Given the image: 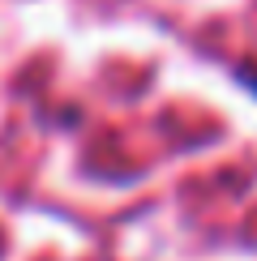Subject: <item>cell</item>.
<instances>
[{"label":"cell","instance_id":"6da1fadb","mask_svg":"<svg viewBox=\"0 0 257 261\" xmlns=\"http://www.w3.org/2000/svg\"><path fill=\"white\" fill-rule=\"evenodd\" d=\"M236 82H240L249 94H257V64H244V69H236Z\"/></svg>","mask_w":257,"mask_h":261}]
</instances>
